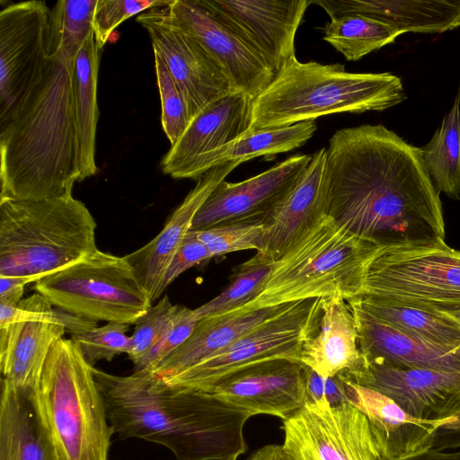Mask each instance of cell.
<instances>
[{
    "instance_id": "obj_1",
    "label": "cell",
    "mask_w": 460,
    "mask_h": 460,
    "mask_svg": "<svg viewBox=\"0 0 460 460\" xmlns=\"http://www.w3.org/2000/svg\"><path fill=\"white\" fill-rule=\"evenodd\" d=\"M325 186L327 216L382 248L446 243L439 193L421 148L381 124L334 132Z\"/></svg>"
},
{
    "instance_id": "obj_2",
    "label": "cell",
    "mask_w": 460,
    "mask_h": 460,
    "mask_svg": "<svg viewBox=\"0 0 460 460\" xmlns=\"http://www.w3.org/2000/svg\"><path fill=\"white\" fill-rule=\"evenodd\" d=\"M109 422L122 439L167 447L175 460H237L250 412L210 393L165 384L151 371L115 376L93 367Z\"/></svg>"
},
{
    "instance_id": "obj_3",
    "label": "cell",
    "mask_w": 460,
    "mask_h": 460,
    "mask_svg": "<svg viewBox=\"0 0 460 460\" xmlns=\"http://www.w3.org/2000/svg\"><path fill=\"white\" fill-rule=\"evenodd\" d=\"M0 199L72 194L82 181L73 72L49 60L23 104L0 124Z\"/></svg>"
},
{
    "instance_id": "obj_4",
    "label": "cell",
    "mask_w": 460,
    "mask_h": 460,
    "mask_svg": "<svg viewBox=\"0 0 460 460\" xmlns=\"http://www.w3.org/2000/svg\"><path fill=\"white\" fill-rule=\"evenodd\" d=\"M406 98L401 78L391 73H352L341 64L304 63L295 57L253 100L249 131L334 113L382 111Z\"/></svg>"
},
{
    "instance_id": "obj_5",
    "label": "cell",
    "mask_w": 460,
    "mask_h": 460,
    "mask_svg": "<svg viewBox=\"0 0 460 460\" xmlns=\"http://www.w3.org/2000/svg\"><path fill=\"white\" fill-rule=\"evenodd\" d=\"M96 222L73 195L0 199V276L37 282L97 251Z\"/></svg>"
},
{
    "instance_id": "obj_6",
    "label": "cell",
    "mask_w": 460,
    "mask_h": 460,
    "mask_svg": "<svg viewBox=\"0 0 460 460\" xmlns=\"http://www.w3.org/2000/svg\"><path fill=\"white\" fill-rule=\"evenodd\" d=\"M380 248L324 216L273 262L262 291L240 309L315 297L354 298L361 293L367 264Z\"/></svg>"
},
{
    "instance_id": "obj_7",
    "label": "cell",
    "mask_w": 460,
    "mask_h": 460,
    "mask_svg": "<svg viewBox=\"0 0 460 460\" xmlns=\"http://www.w3.org/2000/svg\"><path fill=\"white\" fill-rule=\"evenodd\" d=\"M93 367L64 337L46 358L37 397L59 460H108L114 430Z\"/></svg>"
},
{
    "instance_id": "obj_8",
    "label": "cell",
    "mask_w": 460,
    "mask_h": 460,
    "mask_svg": "<svg viewBox=\"0 0 460 460\" xmlns=\"http://www.w3.org/2000/svg\"><path fill=\"white\" fill-rule=\"evenodd\" d=\"M54 307L107 323H136L152 301L125 256L95 251L33 285Z\"/></svg>"
},
{
    "instance_id": "obj_9",
    "label": "cell",
    "mask_w": 460,
    "mask_h": 460,
    "mask_svg": "<svg viewBox=\"0 0 460 460\" xmlns=\"http://www.w3.org/2000/svg\"><path fill=\"white\" fill-rule=\"evenodd\" d=\"M322 302L319 297L292 302L223 350L161 379L172 386L208 393L224 377L252 365L280 358L298 361L304 342L318 329Z\"/></svg>"
},
{
    "instance_id": "obj_10",
    "label": "cell",
    "mask_w": 460,
    "mask_h": 460,
    "mask_svg": "<svg viewBox=\"0 0 460 460\" xmlns=\"http://www.w3.org/2000/svg\"><path fill=\"white\" fill-rule=\"evenodd\" d=\"M359 295L459 310L460 252L447 243L381 247L367 264Z\"/></svg>"
},
{
    "instance_id": "obj_11",
    "label": "cell",
    "mask_w": 460,
    "mask_h": 460,
    "mask_svg": "<svg viewBox=\"0 0 460 460\" xmlns=\"http://www.w3.org/2000/svg\"><path fill=\"white\" fill-rule=\"evenodd\" d=\"M50 9L45 1L11 4L0 12V124L41 82L48 64Z\"/></svg>"
},
{
    "instance_id": "obj_12",
    "label": "cell",
    "mask_w": 460,
    "mask_h": 460,
    "mask_svg": "<svg viewBox=\"0 0 460 460\" xmlns=\"http://www.w3.org/2000/svg\"><path fill=\"white\" fill-rule=\"evenodd\" d=\"M283 429L290 460H380L367 417L349 402H306Z\"/></svg>"
},
{
    "instance_id": "obj_13",
    "label": "cell",
    "mask_w": 460,
    "mask_h": 460,
    "mask_svg": "<svg viewBox=\"0 0 460 460\" xmlns=\"http://www.w3.org/2000/svg\"><path fill=\"white\" fill-rule=\"evenodd\" d=\"M168 4L139 13L137 22L164 59L192 119L211 102L237 90L209 54L175 23Z\"/></svg>"
},
{
    "instance_id": "obj_14",
    "label": "cell",
    "mask_w": 460,
    "mask_h": 460,
    "mask_svg": "<svg viewBox=\"0 0 460 460\" xmlns=\"http://www.w3.org/2000/svg\"><path fill=\"white\" fill-rule=\"evenodd\" d=\"M66 332L58 309L39 293L17 306L0 304L2 378L16 387L37 391L49 352Z\"/></svg>"
},
{
    "instance_id": "obj_15",
    "label": "cell",
    "mask_w": 460,
    "mask_h": 460,
    "mask_svg": "<svg viewBox=\"0 0 460 460\" xmlns=\"http://www.w3.org/2000/svg\"><path fill=\"white\" fill-rule=\"evenodd\" d=\"M277 74L296 57L295 36L310 0H201Z\"/></svg>"
},
{
    "instance_id": "obj_16",
    "label": "cell",
    "mask_w": 460,
    "mask_h": 460,
    "mask_svg": "<svg viewBox=\"0 0 460 460\" xmlns=\"http://www.w3.org/2000/svg\"><path fill=\"white\" fill-rule=\"evenodd\" d=\"M168 8L175 23L209 54L237 91L254 100L276 77L262 58L201 0H171Z\"/></svg>"
},
{
    "instance_id": "obj_17",
    "label": "cell",
    "mask_w": 460,
    "mask_h": 460,
    "mask_svg": "<svg viewBox=\"0 0 460 460\" xmlns=\"http://www.w3.org/2000/svg\"><path fill=\"white\" fill-rule=\"evenodd\" d=\"M208 393L252 416L286 420L307 402L306 367L287 358L265 361L224 377Z\"/></svg>"
},
{
    "instance_id": "obj_18",
    "label": "cell",
    "mask_w": 460,
    "mask_h": 460,
    "mask_svg": "<svg viewBox=\"0 0 460 460\" xmlns=\"http://www.w3.org/2000/svg\"><path fill=\"white\" fill-rule=\"evenodd\" d=\"M349 380L383 394L420 420H443L460 413V374L366 358L362 371Z\"/></svg>"
},
{
    "instance_id": "obj_19",
    "label": "cell",
    "mask_w": 460,
    "mask_h": 460,
    "mask_svg": "<svg viewBox=\"0 0 460 460\" xmlns=\"http://www.w3.org/2000/svg\"><path fill=\"white\" fill-rule=\"evenodd\" d=\"M312 155H296L240 182L222 181L197 212L190 231L262 217L296 182Z\"/></svg>"
},
{
    "instance_id": "obj_20",
    "label": "cell",
    "mask_w": 460,
    "mask_h": 460,
    "mask_svg": "<svg viewBox=\"0 0 460 460\" xmlns=\"http://www.w3.org/2000/svg\"><path fill=\"white\" fill-rule=\"evenodd\" d=\"M252 102L247 94L235 91L208 104L190 120L162 159L164 173L174 179H188L201 158L248 132Z\"/></svg>"
},
{
    "instance_id": "obj_21",
    "label": "cell",
    "mask_w": 460,
    "mask_h": 460,
    "mask_svg": "<svg viewBox=\"0 0 460 460\" xmlns=\"http://www.w3.org/2000/svg\"><path fill=\"white\" fill-rule=\"evenodd\" d=\"M326 147L312 159L292 188L262 217L265 234L255 255L274 262L312 226L327 216Z\"/></svg>"
},
{
    "instance_id": "obj_22",
    "label": "cell",
    "mask_w": 460,
    "mask_h": 460,
    "mask_svg": "<svg viewBox=\"0 0 460 460\" xmlns=\"http://www.w3.org/2000/svg\"><path fill=\"white\" fill-rule=\"evenodd\" d=\"M344 378L349 402L367 417L380 460H407L430 450L439 429L452 420L415 418L383 394Z\"/></svg>"
},
{
    "instance_id": "obj_23",
    "label": "cell",
    "mask_w": 460,
    "mask_h": 460,
    "mask_svg": "<svg viewBox=\"0 0 460 460\" xmlns=\"http://www.w3.org/2000/svg\"><path fill=\"white\" fill-rule=\"evenodd\" d=\"M242 163L216 166L197 180L195 187L172 212L161 232L143 247L125 255L152 302L160 297V288L169 263L192 225L197 212L213 190Z\"/></svg>"
},
{
    "instance_id": "obj_24",
    "label": "cell",
    "mask_w": 460,
    "mask_h": 460,
    "mask_svg": "<svg viewBox=\"0 0 460 460\" xmlns=\"http://www.w3.org/2000/svg\"><path fill=\"white\" fill-rule=\"evenodd\" d=\"M298 361L323 377L342 373L353 379L362 371L366 358L355 317L344 298H323L318 329L304 342Z\"/></svg>"
},
{
    "instance_id": "obj_25",
    "label": "cell",
    "mask_w": 460,
    "mask_h": 460,
    "mask_svg": "<svg viewBox=\"0 0 460 460\" xmlns=\"http://www.w3.org/2000/svg\"><path fill=\"white\" fill-rule=\"evenodd\" d=\"M0 460H59L37 391L1 381Z\"/></svg>"
},
{
    "instance_id": "obj_26",
    "label": "cell",
    "mask_w": 460,
    "mask_h": 460,
    "mask_svg": "<svg viewBox=\"0 0 460 460\" xmlns=\"http://www.w3.org/2000/svg\"><path fill=\"white\" fill-rule=\"evenodd\" d=\"M331 19L358 13L399 31L442 33L460 26V0H317Z\"/></svg>"
},
{
    "instance_id": "obj_27",
    "label": "cell",
    "mask_w": 460,
    "mask_h": 460,
    "mask_svg": "<svg viewBox=\"0 0 460 460\" xmlns=\"http://www.w3.org/2000/svg\"><path fill=\"white\" fill-rule=\"evenodd\" d=\"M355 317L358 345L367 359L411 368L460 374V348L447 349L405 336L348 302Z\"/></svg>"
},
{
    "instance_id": "obj_28",
    "label": "cell",
    "mask_w": 460,
    "mask_h": 460,
    "mask_svg": "<svg viewBox=\"0 0 460 460\" xmlns=\"http://www.w3.org/2000/svg\"><path fill=\"white\" fill-rule=\"evenodd\" d=\"M292 303V302H291ZM290 303L234 312L199 320L190 336L153 371L160 378L184 370L223 350L276 315Z\"/></svg>"
},
{
    "instance_id": "obj_29",
    "label": "cell",
    "mask_w": 460,
    "mask_h": 460,
    "mask_svg": "<svg viewBox=\"0 0 460 460\" xmlns=\"http://www.w3.org/2000/svg\"><path fill=\"white\" fill-rule=\"evenodd\" d=\"M394 330L447 349L460 348V324L447 312L394 297L359 295L348 300Z\"/></svg>"
},
{
    "instance_id": "obj_30",
    "label": "cell",
    "mask_w": 460,
    "mask_h": 460,
    "mask_svg": "<svg viewBox=\"0 0 460 460\" xmlns=\"http://www.w3.org/2000/svg\"><path fill=\"white\" fill-rule=\"evenodd\" d=\"M101 50L93 31L80 49L73 71L82 181L95 175L98 171L95 163V139L99 118L97 83Z\"/></svg>"
},
{
    "instance_id": "obj_31",
    "label": "cell",
    "mask_w": 460,
    "mask_h": 460,
    "mask_svg": "<svg viewBox=\"0 0 460 460\" xmlns=\"http://www.w3.org/2000/svg\"><path fill=\"white\" fill-rule=\"evenodd\" d=\"M316 130L315 120H306L288 127L249 131L234 142L201 158L190 170L188 179L198 180L212 168L230 163L287 153L304 146Z\"/></svg>"
},
{
    "instance_id": "obj_32",
    "label": "cell",
    "mask_w": 460,
    "mask_h": 460,
    "mask_svg": "<svg viewBox=\"0 0 460 460\" xmlns=\"http://www.w3.org/2000/svg\"><path fill=\"white\" fill-rule=\"evenodd\" d=\"M97 0H59L50 9L48 30L49 60L70 72L84 41L93 31Z\"/></svg>"
},
{
    "instance_id": "obj_33",
    "label": "cell",
    "mask_w": 460,
    "mask_h": 460,
    "mask_svg": "<svg viewBox=\"0 0 460 460\" xmlns=\"http://www.w3.org/2000/svg\"><path fill=\"white\" fill-rule=\"evenodd\" d=\"M422 159L438 191L460 199V94L430 141L421 148Z\"/></svg>"
},
{
    "instance_id": "obj_34",
    "label": "cell",
    "mask_w": 460,
    "mask_h": 460,
    "mask_svg": "<svg viewBox=\"0 0 460 460\" xmlns=\"http://www.w3.org/2000/svg\"><path fill=\"white\" fill-rule=\"evenodd\" d=\"M323 33V40L349 61L358 60L402 35L392 26L358 13L331 19Z\"/></svg>"
},
{
    "instance_id": "obj_35",
    "label": "cell",
    "mask_w": 460,
    "mask_h": 460,
    "mask_svg": "<svg viewBox=\"0 0 460 460\" xmlns=\"http://www.w3.org/2000/svg\"><path fill=\"white\" fill-rule=\"evenodd\" d=\"M273 262L252 256L236 266L229 284L208 303L194 309L199 321L239 310L255 299L262 291Z\"/></svg>"
},
{
    "instance_id": "obj_36",
    "label": "cell",
    "mask_w": 460,
    "mask_h": 460,
    "mask_svg": "<svg viewBox=\"0 0 460 460\" xmlns=\"http://www.w3.org/2000/svg\"><path fill=\"white\" fill-rule=\"evenodd\" d=\"M212 257L244 251L258 252L265 234L262 217L222 224L194 231Z\"/></svg>"
},
{
    "instance_id": "obj_37",
    "label": "cell",
    "mask_w": 460,
    "mask_h": 460,
    "mask_svg": "<svg viewBox=\"0 0 460 460\" xmlns=\"http://www.w3.org/2000/svg\"><path fill=\"white\" fill-rule=\"evenodd\" d=\"M154 55L161 100L162 127L172 146L183 134L191 118L186 101L164 59L155 51H154Z\"/></svg>"
},
{
    "instance_id": "obj_38",
    "label": "cell",
    "mask_w": 460,
    "mask_h": 460,
    "mask_svg": "<svg viewBox=\"0 0 460 460\" xmlns=\"http://www.w3.org/2000/svg\"><path fill=\"white\" fill-rule=\"evenodd\" d=\"M129 324L107 323L72 335L71 340L79 348L86 361L93 366L99 360L111 361L116 356L128 353L132 347L128 336Z\"/></svg>"
},
{
    "instance_id": "obj_39",
    "label": "cell",
    "mask_w": 460,
    "mask_h": 460,
    "mask_svg": "<svg viewBox=\"0 0 460 460\" xmlns=\"http://www.w3.org/2000/svg\"><path fill=\"white\" fill-rule=\"evenodd\" d=\"M178 307L165 295L136 323L131 335L132 347L128 353L134 365L162 339L171 326Z\"/></svg>"
},
{
    "instance_id": "obj_40",
    "label": "cell",
    "mask_w": 460,
    "mask_h": 460,
    "mask_svg": "<svg viewBox=\"0 0 460 460\" xmlns=\"http://www.w3.org/2000/svg\"><path fill=\"white\" fill-rule=\"evenodd\" d=\"M169 3L170 0H97L93 21L96 43L102 49L121 22L150 8Z\"/></svg>"
},
{
    "instance_id": "obj_41",
    "label": "cell",
    "mask_w": 460,
    "mask_h": 460,
    "mask_svg": "<svg viewBox=\"0 0 460 460\" xmlns=\"http://www.w3.org/2000/svg\"><path fill=\"white\" fill-rule=\"evenodd\" d=\"M199 319L194 309L179 305L172 323L157 344L135 366V370L153 371L192 333Z\"/></svg>"
},
{
    "instance_id": "obj_42",
    "label": "cell",
    "mask_w": 460,
    "mask_h": 460,
    "mask_svg": "<svg viewBox=\"0 0 460 460\" xmlns=\"http://www.w3.org/2000/svg\"><path fill=\"white\" fill-rule=\"evenodd\" d=\"M211 258V253L197 238L195 232L189 231L169 263L161 284L160 294L181 273Z\"/></svg>"
},
{
    "instance_id": "obj_43",
    "label": "cell",
    "mask_w": 460,
    "mask_h": 460,
    "mask_svg": "<svg viewBox=\"0 0 460 460\" xmlns=\"http://www.w3.org/2000/svg\"><path fill=\"white\" fill-rule=\"evenodd\" d=\"M307 402L324 398L331 405L349 402L346 381L342 373L323 377L306 367Z\"/></svg>"
},
{
    "instance_id": "obj_44",
    "label": "cell",
    "mask_w": 460,
    "mask_h": 460,
    "mask_svg": "<svg viewBox=\"0 0 460 460\" xmlns=\"http://www.w3.org/2000/svg\"><path fill=\"white\" fill-rule=\"evenodd\" d=\"M31 283L27 279L0 276V304L17 306L23 299L24 287Z\"/></svg>"
},
{
    "instance_id": "obj_45",
    "label": "cell",
    "mask_w": 460,
    "mask_h": 460,
    "mask_svg": "<svg viewBox=\"0 0 460 460\" xmlns=\"http://www.w3.org/2000/svg\"><path fill=\"white\" fill-rule=\"evenodd\" d=\"M248 460H290L282 446L268 445L256 450Z\"/></svg>"
},
{
    "instance_id": "obj_46",
    "label": "cell",
    "mask_w": 460,
    "mask_h": 460,
    "mask_svg": "<svg viewBox=\"0 0 460 460\" xmlns=\"http://www.w3.org/2000/svg\"><path fill=\"white\" fill-rule=\"evenodd\" d=\"M407 460H460L459 452H447L436 447Z\"/></svg>"
},
{
    "instance_id": "obj_47",
    "label": "cell",
    "mask_w": 460,
    "mask_h": 460,
    "mask_svg": "<svg viewBox=\"0 0 460 460\" xmlns=\"http://www.w3.org/2000/svg\"><path fill=\"white\" fill-rule=\"evenodd\" d=\"M438 434H460V413L454 416L452 420L443 425Z\"/></svg>"
},
{
    "instance_id": "obj_48",
    "label": "cell",
    "mask_w": 460,
    "mask_h": 460,
    "mask_svg": "<svg viewBox=\"0 0 460 460\" xmlns=\"http://www.w3.org/2000/svg\"><path fill=\"white\" fill-rule=\"evenodd\" d=\"M451 315L460 324V309L454 311H445Z\"/></svg>"
}]
</instances>
